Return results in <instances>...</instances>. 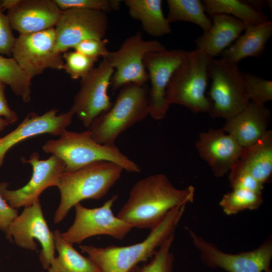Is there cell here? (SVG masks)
<instances>
[{
	"label": "cell",
	"mask_w": 272,
	"mask_h": 272,
	"mask_svg": "<svg viewBox=\"0 0 272 272\" xmlns=\"http://www.w3.org/2000/svg\"><path fill=\"white\" fill-rule=\"evenodd\" d=\"M194 194L192 185L179 189L164 174L150 175L133 185L116 216L132 228L151 229L173 208L192 202Z\"/></svg>",
	"instance_id": "1"
},
{
	"label": "cell",
	"mask_w": 272,
	"mask_h": 272,
	"mask_svg": "<svg viewBox=\"0 0 272 272\" xmlns=\"http://www.w3.org/2000/svg\"><path fill=\"white\" fill-rule=\"evenodd\" d=\"M185 207L180 205L171 210L151 229L145 239L138 243L123 246L111 245L105 247L83 245L80 248L100 272H131L140 263L153 257L161 245L174 234Z\"/></svg>",
	"instance_id": "2"
},
{
	"label": "cell",
	"mask_w": 272,
	"mask_h": 272,
	"mask_svg": "<svg viewBox=\"0 0 272 272\" xmlns=\"http://www.w3.org/2000/svg\"><path fill=\"white\" fill-rule=\"evenodd\" d=\"M42 149L61 159L65 172L75 171L100 161L115 163L128 172H141L137 163L115 144H100L94 141L89 129L79 132L65 130L58 139L47 141Z\"/></svg>",
	"instance_id": "3"
},
{
	"label": "cell",
	"mask_w": 272,
	"mask_h": 272,
	"mask_svg": "<svg viewBox=\"0 0 272 272\" xmlns=\"http://www.w3.org/2000/svg\"><path fill=\"white\" fill-rule=\"evenodd\" d=\"M123 170L115 163L100 161L75 171H64L57 186L61 199L54 222L59 223L70 209L82 200L104 196L120 178Z\"/></svg>",
	"instance_id": "4"
},
{
	"label": "cell",
	"mask_w": 272,
	"mask_h": 272,
	"mask_svg": "<svg viewBox=\"0 0 272 272\" xmlns=\"http://www.w3.org/2000/svg\"><path fill=\"white\" fill-rule=\"evenodd\" d=\"M111 108L96 117L89 130L100 144H114L120 134L149 115L146 87L133 83L123 86Z\"/></svg>",
	"instance_id": "5"
},
{
	"label": "cell",
	"mask_w": 272,
	"mask_h": 272,
	"mask_svg": "<svg viewBox=\"0 0 272 272\" xmlns=\"http://www.w3.org/2000/svg\"><path fill=\"white\" fill-rule=\"evenodd\" d=\"M212 57L203 51H187L168 84L166 99L170 104L183 106L194 113L208 112L212 102L206 96L208 67Z\"/></svg>",
	"instance_id": "6"
},
{
	"label": "cell",
	"mask_w": 272,
	"mask_h": 272,
	"mask_svg": "<svg viewBox=\"0 0 272 272\" xmlns=\"http://www.w3.org/2000/svg\"><path fill=\"white\" fill-rule=\"evenodd\" d=\"M212 81L209 92L212 102L208 112L213 118L227 119L235 115L249 103L246 96L242 71L237 64L212 58L208 67Z\"/></svg>",
	"instance_id": "7"
},
{
	"label": "cell",
	"mask_w": 272,
	"mask_h": 272,
	"mask_svg": "<svg viewBox=\"0 0 272 272\" xmlns=\"http://www.w3.org/2000/svg\"><path fill=\"white\" fill-rule=\"evenodd\" d=\"M186 229L200 259L209 266L228 272H271V236L253 250L233 254L221 250L190 228Z\"/></svg>",
	"instance_id": "8"
},
{
	"label": "cell",
	"mask_w": 272,
	"mask_h": 272,
	"mask_svg": "<svg viewBox=\"0 0 272 272\" xmlns=\"http://www.w3.org/2000/svg\"><path fill=\"white\" fill-rule=\"evenodd\" d=\"M166 49L160 41L145 40L141 31L127 38L120 48L109 51L105 58L114 69L110 85L113 91L128 83L144 86L149 80L143 58L146 53Z\"/></svg>",
	"instance_id": "9"
},
{
	"label": "cell",
	"mask_w": 272,
	"mask_h": 272,
	"mask_svg": "<svg viewBox=\"0 0 272 272\" xmlns=\"http://www.w3.org/2000/svg\"><path fill=\"white\" fill-rule=\"evenodd\" d=\"M118 195H114L99 208L89 209L80 203L75 205L74 222L67 231L61 233L67 242L80 244L85 239L98 235H106L122 239L133 228L115 216L112 210Z\"/></svg>",
	"instance_id": "10"
},
{
	"label": "cell",
	"mask_w": 272,
	"mask_h": 272,
	"mask_svg": "<svg viewBox=\"0 0 272 272\" xmlns=\"http://www.w3.org/2000/svg\"><path fill=\"white\" fill-rule=\"evenodd\" d=\"M12 56L31 79L46 69L64 70L62 54L55 49L54 28L19 35Z\"/></svg>",
	"instance_id": "11"
},
{
	"label": "cell",
	"mask_w": 272,
	"mask_h": 272,
	"mask_svg": "<svg viewBox=\"0 0 272 272\" xmlns=\"http://www.w3.org/2000/svg\"><path fill=\"white\" fill-rule=\"evenodd\" d=\"M6 234L11 241L28 250H36L34 239L38 240L42 247L40 260L43 267L48 270L55 257V247L53 233L44 219L39 199L25 207L10 224Z\"/></svg>",
	"instance_id": "12"
},
{
	"label": "cell",
	"mask_w": 272,
	"mask_h": 272,
	"mask_svg": "<svg viewBox=\"0 0 272 272\" xmlns=\"http://www.w3.org/2000/svg\"><path fill=\"white\" fill-rule=\"evenodd\" d=\"M114 69L105 58L80 81V88L75 95L71 110L86 127L101 113L108 111L113 103L108 89Z\"/></svg>",
	"instance_id": "13"
},
{
	"label": "cell",
	"mask_w": 272,
	"mask_h": 272,
	"mask_svg": "<svg viewBox=\"0 0 272 272\" xmlns=\"http://www.w3.org/2000/svg\"><path fill=\"white\" fill-rule=\"evenodd\" d=\"M108 27L105 12L80 9L62 11L54 27L56 50L62 54L84 40L104 39Z\"/></svg>",
	"instance_id": "14"
},
{
	"label": "cell",
	"mask_w": 272,
	"mask_h": 272,
	"mask_svg": "<svg viewBox=\"0 0 272 272\" xmlns=\"http://www.w3.org/2000/svg\"><path fill=\"white\" fill-rule=\"evenodd\" d=\"M22 161L32 165V175L29 182L15 190L8 189L7 183H0L1 195L14 209L32 205L39 199V195L45 189L50 186H58L65 171L63 161L54 155L47 159L40 160L39 154L33 152L29 159L23 158Z\"/></svg>",
	"instance_id": "15"
},
{
	"label": "cell",
	"mask_w": 272,
	"mask_h": 272,
	"mask_svg": "<svg viewBox=\"0 0 272 272\" xmlns=\"http://www.w3.org/2000/svg\"><path fill=\"white\" fill-rule=\"evenodd\" d=\"M182 49H165L145 54L143 62L147 70L151 87L148 95L149 115L155 119L164 118L170 104L166 99L168 84L186 53Z\"/></svg>",
	"instance_id": "16"
},
{
	"label": "cell",
	"mask_w": 272,
	"mask_h": 272,
	"mask_svg": "<svg viewBox=\"0 0 272 272\" xmlns=\"http://www.w3.org/2000/svg\"><path fill=\"white\" fill-rule=\"evenodd\" d=\"M195 147L216 177L224 176L240 157L243 148L222 128H210L198 135Z\"/></svg>",
	"instance_id": "17"
},
{
	"label": "cell",
	"mask_w": 272,
	"mask_h": 272,
	"mask_svg": "<svg viewBox=\"0 0 272 272\" xmlns=\"http://www.w3.org/2000/svg\"><path fill=\"white\" fill-rule=\"evenodd\" d=\"M57 111L53 108L42 115L30 112L14 130L0 138V166L8 151L19 143L42 134L59 136L66 130L74 113L70 110L57 115Z\"/></svg>",
	"instance_id": "18"
},
{
	"label": "cell",
	"mask_w": 272,
	"mask_h": 272,
	"mask_svg": "<svg viewBox=\"0 0 272 272\" xmlns=\"http://www.w3.org/2000/svg\"><path fill=\"white\" fill-rule=\"evenodd\" d=\"M61 12L54 0H18L7 15L13 29L22 35L54 28Z\"/></svg>",
	"instance_id": "19"
},
{
	"label": "cell",
	"mask_w": 272,
	"mask_h": 272,
	"mask_svg": "<svg viewBox=\"0 0 272 272\" xmlns=\"http://www.w3.org/2000/svg\"><path fill=\"white\" fill-rule=\"evenodd\" d=\"M271 112L265 104L250 101L240 112L226 120L222 129L243 147L255 144L267 132Z\"/></svg>",
	"instance_id": "20"
},
{
	"label": "cell",
	"mask_w": 272,
	"mask_h": 272,
	"mask_svg": "<svg viewBox=\"0 0 272 272\" xmlns=\"http://www.w3.org/2000/svg\"><path fill=\"white\" fill-rule=\"evenodd\" d=\"M212 25L195 40L196 49L214 58L236 40L247 26L241 20L226 14L212 17Z\"/></svg>",
	"instance_id": "21"
},
{
	"label": "cell",
	"mask_w": 272,
	"mask_h": 272,
	"mask_svg": "<svg viewBox=\"0 0 272 272\" xmlns=\"http://www.w3.org/2000/svg\"><path fill=\"white\" fill-rule=\"evenodd\" d=\"M272 35V22L247 27L235 43L221 53L222 58L238 64L247 57L260 58L263 54L266 44Z\"/></svg>",
	"instance_id": "22"
},
{
	"label": "cell",
	"mask_w": 272,
	"mask_h": 272,
	"mask_svg": "<svg viewBox=\"0 0 272 272\" xmlns=\"http://www.w3.org/2000/svg\"><path fill=\"white\" fill-rule=\"evenodd\" d=\"M263 184L270 182L272 175V131L266 133L252 146L243 148L236 163Z\"/></svg>",
	"instance_id": "23"
},
{
	"label": "cell",
	"mask_w": 272,
	"mask_h": 272,
	"mask_svg": "<svg viewBox=\"0 0 272 272\" xmlns=\"http://www.w3.org/2000/svg\"><path fill=\"white\" fill-rule=\"evenodd\" d=\"M131 18L141 22L149 35L160 37L170 34V23L164 16L161 0H125Z\"/></svg>",
	"instance_id": "24"
},
{
	"label": "cell",
	"mask_w": 272,
	"mask_h": 272,
	"mask_svg": "<svg viewBox=\"0 0 272 272\" xmlns=\"http://www.w3.org/2000/svg\"><path fill=\"white\" fill-rule=\"evenodd\" d=\"M53 235L58 255L55 257L49 272H100L88 257L81 254L62 238L60 231L55 230Z\"/></svg>",
	"instance_id": "25"
},
{
	"label": "cell",
	"mask_w": 272,
	"mask_h": 272,
	"mask_svg": "<svg viewBox=\"0 0 272 272\" xmlns=\"http://www.w3.org/2000/svg\"><path fill=\"white\" fill-rule=\"evenodd\" d=\"M206 13L212 16L222 14L233 15L247 27L258 25L269 21L266 15L255 10L243 0L202 1Z\"/></svg>",
	"instance_id": "26"
},
{
	"label": "cell",
	"mask_w": 272,
	"mask_h": 272,
	"mask_svg": "<svg viewBox=\"0 0 272 272\" xmlns=\"http://www.w3.org/2000/svg\"><path fill=\"white\" fill-rule=\"evenodd\" d=\"M166 17L171 23L185 21L196 24L203 32L211 27L212 20L207 16L202 1L200 0H168Z\"/></svg>",
	"instance_id": "27"
},
{
	"label": "cell",
	"mask_w": 272,
	"mask_h": 272,
	"mask_svg": "<svg viewBox=\"0 0 272 272\" xmlns=\"http://www.w3.org/2000/svg\"><path fill=\"white\" fill-rule=\"evenodd\" d=\"M31 80L13 57L0 54V82L9 86L25 103L31 100Z\"/></svg>",
	"instance_id": "28"
},
{
	"label": "cell",
	"mask_w": 272,
	"mask_h": 272,
	"mask_svg": "<svg viewBox=\"0 0 272 272\" xmlns=\"http://www.w3.org/2000/svg\"><path fill=\"white\" fill-rule=\"evenodd\" d=\"M263 202L262 193L233 188L223 196L219 205L226 215L231 216L246 210H257Z\"/></svg>",
	"instance_id": "29"
},
{
	"label": "cell",
	"mask_w": 272,
	"mask_h": 272,
	"mask_svg": "<svg viewBox=\"0 0 272 272\" xmlns=\"http://www.w3.org/2000/svg\"><path fill=\"white\" fill-rule=\"evenodd\" d=\"M174 240V234L161 245L149 262L137 265L131 272H174V256L171 251Z\"/></svg>",
	"instance_id": "30"
},
{
	"label": "cell",
	"mask_w": 272,
	"mask_h": 272,
	"mask_svg": "<svg viewBox=\"0 0 272 272\" xmlns=\"http://www.w3.org/2000/svg\"><path fill=\"white\" fill-rule=\"evenodd\" d=\"M247 97L253 102L265 104L272 100V81L247 72H242Z\"/></svg>",
	"instance_id": "31"
},
{
	"label": "cell",
	"mask_w": 272,
	"mask_h": 272,
	"mask_svg": "<svg viewBox=\"0 0 272 272\" xmlns=\"http://www.w3.org/2000/svg\"><path fill=\"white\" fill-rule=\"evenodd\" d=\"M64 71L73 80L81 79L94 67L98 59L92 58L74 50L63 53Z\"/></svg>",
	"instance_id": "32"
},
{
	"label": "cell",
	"mask_w": 272,
	"mask_h": 272,
	"mask_svg": "<svg viewBox=\"0 0 272 272\" xmlns=\"http://www.w3.org/2000/svg\"><path fill=\"white\" fill-rule=\"evenodd\" d=\"M61 11L72 9H89L107 13L120 8L119 0H54Z\"/></svg>",
	"instance_id": "33"
},
{
	"label": "cell",
	"mask_w": 272,
	"mask_h": 272,
	"mask_svg": "<svg viewBox=\"0 0 272 272\" xmlns=\"http://www.w3.org/2000/svg\"><path fill=\"white\" fill-rule=\"evenodd\" d=\"M228 173L229 181L232 189L242 188L262 193L264 185L236 163L233 166Z\"/></svg>",
	"instance_id": "34"
},
{
	"label": "cell",
	"mask_w": 272,
	"mask_h": 272,
	"mask_svg": "<svg viewBox=\"0 0 272 272\" xmlns=\"http://www.w3.org/2000/svg\"><path fill=\"white\" fill-rule=\"evenodd\" d=\"M4 11L0 1V54L10 57L12 56L16 37L9 18Z\"/></svg>",
	"instance_id": "35"
},
{
	"label": "cell",
	"mask_w": 272,
	"mask_h": 272,
	"mask_svg": "<svg viewBox=\"0 0 272 272\" xmlns=\"http://www.w3.org/2000/svg\"><path fill=\"white\" fill-rule=\"evenodd\" d=\"M108 42L107 39H86L78 43L73 49L92 58L98 59L102 57L104 58L109 52L106 47Z\"/></svg>",
	"instance_id": "36"
},
{
	"label": "cell",
	"mask_w": 272,
	"mask_h": 272,
	"mask_svg": "<svg viewBox=\"0 0 272 272\" xmlns=\"http://www.w3.org/2000/svg\"><path fill=\"white\" fill-rule=\"evenodd\" d=\"M18 215L17 210L12 208L0 194V230L6 233Z\"/></svg>",
	"instance_id": "37"
},
{
	"label": "cell",
	"mask_w": 272,
	"mask_h": 272,
	"mask_svg": "<svg viewBox=\"0 0 272 272\" xmlns=\"http://www.w3.org/2000/svg\"><path fill=\"white\" fill-rule=\"evenodd\" d=\"M6 86L5 84L0 82V117L4 116L9 124H13L17 121L18 117L8 105L5 94Z\"/></svg>",
	"instance_id": "38"
},
{
	"label": "cell",
	"mask_w": 272,
	"mask_h": 272,
	"mask_svg": "<svg viewBox=\"0 0 272 272\" xmlns=\"http://www.w3.org/2000/svg\"><path fill=\"white\" fill-rule=\"evenodd\" d=\"M245 3L256 11L262 12V10L267 6V0H243Z\"/></svg>",
	"instance_id": "39"
},
{
	"label": "cell",
	"mask_w": 272,
	"mask_h": 272,
	"mask_svg": "<svg viewBox=\"0 0 272 272\" xmlns=\"http://www.w3.org/2000/svg\"><path fill=\"white\" fill-rule=\"evenodd\" d=\"M9 124V123L7 120L0 117V131Z\"/></svg>",
	"instance_id": "40"
}]
</instances>
